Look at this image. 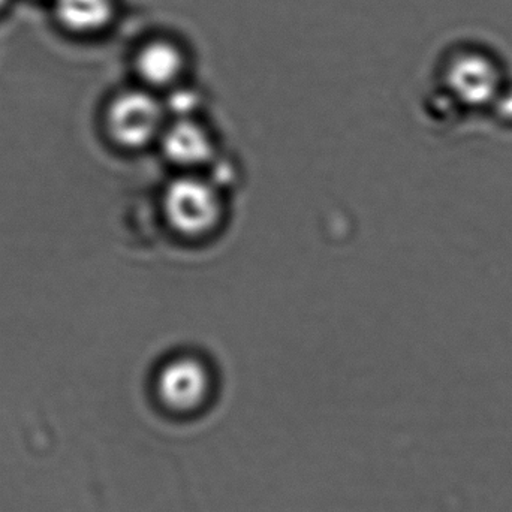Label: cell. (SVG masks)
<instances>
[{"instance_id": "cell-1", "label": "cell", "mask_w": 512, "mask_h": 512, "mask_svg": "<svg viewBox=\"0 0 512 512\" xmlns=\"http://www.w3.org/2000/svg\"><path fill=\"white\" fill-rule=\"evenodd\" d=\"M164 212L174 230L189 237L204 236L221 219V200L209 183L185 177L168 188Z\"/></svg>"}, {"instance_id": "cell-2", "label": "cell", "mask_w": 512, "mask_h": 512, "mask_svg": "<svg viewBox=\"0 0 512 512\" xmlns=\"http://www.w3.org/2000/svg\"><path fill=\"white\" fill-rule=\"evenodd\" d=\"M107 123L117 143L143 147L162 131L164 108L146 87L126 90L111 101Z\"/></svg>"}, {"instance_id": "cell-3", "label": "cell", "mask_w": 512, "mask_h": 512, "mask_svg": "<svg viewBox=\"0 0 512 512\" xmlns=\"http://www.w3.org/2000/svg\"><path fill=\"white\" fill-rule=\"evenodd\" d=\"M191 63L188 47L170 35H152L132 54V69L146 89H168L182 83Z\"/></svg>"}, {"instance_id": "cell-4", "label": "cell", "mask_w": 512, "mask_h": 512, "mask_svg": "<svg viewBox=\"0 0 512 512\" xmlns=\"http://www.w3.org/2000/svg\"><path fill=\"white\" fill-rule=\"evenodd\" d=\"M445 81L451 95L466 107L492 105L502 90L498 63L481 51H463L448 62Z\"/></svg>"}, {"instance_id": "cell-5", "label": "cell", "mask_w": 512, "mask_h": 512, "mask_svg": "<svg viewBox=\"0 0 512 512\" xmlns=\"http://www.w3.org/2000/svg\"><path fill=\"white\" fill-rule=\"evenodd\" d=\"M209 390V372L195 358H177L159 373V397L174 411H192L198 408L206 400Z\"/></svg>"}, {"instance_id": "cell-6", "label": "cell", "mask_w": 512, "mask_h": 512, "mask_svg": "<svg viewBox=\"0 0 512 512\" xmlns=\"http://www.w3.org/2000/svg\"><path fill=\"white\" fill-rule=\"evenodd\" d=\"M117 14V0H54L57 21L77 35L95 36L107 32Z\"/></svg>"}, {"instance_id": "cell-7", "label": "cell", "mask_w": 512, "mask_h": 512, "mask_svg": "<svg viewBox=\"0 0 512 512\" xmlns=\"http://www.w3.org/2000/svg\"><path fill=\"white\" fill-rule=\"evenodd\" d=\"M164 152L176 164L200 165L212 156V143L197 123L180 120L165 131L162 137Z\"/></svg>"}, {"instance_id": "cell-8", "label": "cell", "mask_w": 512, "mask_h": 512, "mask_svg": "<svg viewBox=\"0 0 512 512\" xmlns=\"http://www.w3.org/2000/svg\"><path fill=\"white\" fill-rule=\"evenodd\" d=\"M493 107L496 108V113L499 114L501 119H504L505 122H512V87H507L504 89L502 87L499 95L496 96L495 101H493Z\"/></svg>"}, {"instance_id": "cell-9", "label": "cell", "mask_w": 512, "mask_h": 512, "mask_svg": "<svg viewBox=\"0 0 512 512\" xmlns=\"http://www.w3.org/2000/svg\"><path fill=\"white\" fill-rule=\"evenodd\" d=\"M6 3H8V0H0V9L5 8Z\"/></svg>"}]
</instances>
